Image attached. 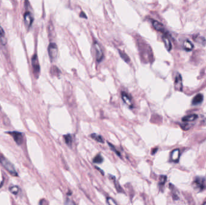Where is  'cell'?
Segmentation results:
<instances>
[{
    "instance_id": "cell-1",
    "label": "cell",
    "mask_w": 206,
    "mask_h": 205,
    "mask_svg": "<svg viewBox=\"0 0 206 205\" xmlns=\"http://www.w3.org/2000/svg\"><path fill=\"white\" fill-rule=\"evenodd\" d=\"M0 163L2 164L4 168L6 169L11 175H12L13 176L17 177L18 176L16 170L15 169L14 166L5 157L2 156L0 157Z\"/></svg>"
},
{
    "instance_id": "cell-2",
    "label": "cell",
    "mask_w": 206,
    "mask_h": 205,
    "mask_svg": "<svg viewBox=\"0 0 206 205\" xmlns=\"http://www.w3.org/2000/svg\"><path fill=\"white\" fill-rule=\"evenodd\" d=\"M138 42V47H139V49L140 51V54L141 57L144 59L146 56V58H148V59H151V49L150 48H148V45L147 43H144V42L142 40H140L139 41V40H137Z\"/></svg>"
},
{
    "instance_id": "cell-3",
    "label": "cell",
    "mask_w": 206,
    "mask_h": 205,
    "mask_svg": "<svg viewBox=\"0 0 206 205\" xmlns=\"http://www.w3.org/2000/svg\"><path fill=\"white\" fill-rule=\"evenodd\" d=\"M49 57L51 61L55 60L58 55V48L55 43H50L48 46Z\"/></svg>"
},
{
    "instance_id": "cell-4",
    "label": "cell",
    "mask_w": 206,
    "mask_h": 205,
    "mask_svg": "<svg viewBox=\"0 0 206 205\" xmlns=\"http://www.w3.org/2000/svg\"><path fill=\"white\" fill-rule=\"evenodd\" d=\"M94 47L95 49V51L96 54L97 62L99 63L103 60V57H104V54H103V49H102L101 47L100 46L99 43L97 41H95L94 42Z\"/></svg>"
},
{
    "instance_id": "cell-5",
    "label": "cell",
    "mask_w": 206,
    "mask_h": 205,
    "mask_svg": "<svg viewBox=\"0 0 206 205\" xmlns=\"http://www.w3.org/2000/svg\"><path fill=\"white\" fill-rule=\"evenodd\" d=\"M32 67L33 69L34 75L35 77L37 78L39 75V73H40V65L39 63V60H38V58H37L36 54L33 56L32 59Z\"/></svg>"
},
{
    "instance_id": "cell-6",
    "label": "cell",
    "mask_w": 206,
    "mask_h": 205,
    "mask_svg": "<svg viewBox=\"0 0 206 205\" xmlns=\"http://www.w3.org/2000/svg\"><path fill=\"white\" fill-rule=\"evenodd\" d=\"M8 133L12 135V137L15 140V141L16 143V144L18 145H22L24 142V135L23 133L17 131H12V132H9Z\"/></svg>"
},
{
    "instance_id": "cell-7",
    "label": "cell",
    "mask_w": 206,
    "mask_h": 205,
    "mask_svg": "<svg viewBox=\"0 0 206 205\" xmlns=\"http://www.w3.org/2000/svg\"><path fill=\"white\" fill-rule=\"evenodd\" d=\"M194 186L200 191H203L206 188V180L204 178L196 177L194 182Z\"/></svg>"
},
{
    "instance_id": "cell-8",
    "label": "cell",
    "mask_w": 206,
    "mask_h": 205,
    "mask_svg": "<svg viewBox=\"0 0 206 205\" xmlns=\"http://www.w3.org/2000/svg\"><path fill=\"white\" fill-rule=\"evenodd\" d=\"M121 97L123 102L130 108H133V104L131 96L125 92H122Z\"/></svg>"
},
{
    "instance_id": "cell-9",
    "label": "cell",
    "mask_w": 206,
    "mask_h": 205,
    "mask_svg": "<svg viewBox=\"0 0 206 205\" xmlns=\"http://www.w3.org/2000/svg\"><path fill=\"white\" fill-rule=\"evenodd\" d=\"M175 89L177 91L182 92L183 90V82H182V76L180 74L178 73L175 79L174 83Z\"/></svg>"
},
{
    "instance_id": "cell-10",
    "label": "cell",
    "mask_w": 206,
    "mask_h": 205,
    "mask_svg": "<svg viewBox=\"0 0 206 205\" xmlns=\"http://www.w3.org/2000/svg\"><path fill=\"white\" fill-rule=\"evenodd\" d=\"M180 157V152L178 149H175L172 151L170 154V160L174 162H178Z\"/></svg>"
},
{
    "instance_id": "cell-11",
    "label": "cell",
    "mask_w": 206,
    "mask_h": 205,
    "mask_svg": "<svg viewBox=\"0 0 206 205\" xmlns=\"http://www.w3.org/2000/svg\"><path fill=\"white\" fill-rule=\"evenodd\" d=\"M24 18L25 24L27 27H30L33 21V18L32 13L30 12L25 13L24 15Z\"/></svg>"
},
{
    "instance_id": "cell-12",
    "label": "cell",
    "mask_w": 206,
    "mask_h": 205,
    "mask_svg": "<svg viewBox=\"0 0 206 205\" xmlns=\"http://www.w3.org/2000/svg\"><path fill=\"white\" fill-rule=\"evenodd\" d=\"M152 24H153V27L154 28V29L160 32H162V33H166L165 28L163 25L162 24V23L158 22L157 21L154 20V21H152Z\"/></svg>"
},
{
    "instance_id": "cell-13",
    "label": "cell",
    "mask_w": 206,
    "mask_h": 205,
    "mask_svg": "<svg viewBox=\"0 0 206 205\" xmlns=\"http://www.w3.org/2000/svg\"><path fill=\"white\" fill-rule=\"evenodd\" d=\"M193 40L195 42L202 45L203 46L206 45V40L204 37L201 36L199 35H195L193 36Z\"/></svg>"
},
{
    "instance_id": "cell-14",
    "label": "cell",
    "mask_w": 206,
    "mask_h": 205,
    "mask_svg": "<svg viewBox=\"0 0 206 205\" xmlns=\"http://www.w3.org/2000/svg\"><path fill=\"white\" fill-rule=\"evenodd\" d=\"M203 100V95L202 94H198L194 97L192 101V105H198Z\"/></svg>"
},
{
    "instance_id": "cell-15",
    "label": "cell",
    "mask_w": 206,
    "mask_h": 205,
    "mask_svg": "<svg viewBox=\"0 0 206 205\" xmlns=\"http://www.w3.org/2000/svg\"><path fill=\"white\" fill-rule=\"evenodd\" d=\"M162 39H163V41L164 42L166 48L167 49L168 51H170L172 49V44H171L170 39L166 36H163Z\"/></svg>"
},
{
    "instance_id": "cell-16",
    "label": "cell",
    "mask_w": 206,
    "mask_h": 205,
    "mask_svg": "<svg viewBox=\"0 0 206 205\" xmlns=\"http://www.w3.org/2000/svg\"><path fill=\"white\" fill-rule=\"evenodd\" d=\"M198 118V116L196 114H191L186 116H184L182 118V121L185 122H189L195 121Z\"/></svg>"
},
{
    "instance_id": "cell-17",
    "label": "cell",
    "mask_w": 206,
    "mask_h": 205,
    "mask_svg": "<svg viewBox=\"0 0 206 205\" xmlns=\"http://www.w3.org/2000/svg\"><path fill=\"white\" fill-rule=\"evenodd\" d=\"M183 47L186 51H191L194 48V45L189 40H186L183 43Z\"/></svg>"
},
{
    "instance_id": "cell-18",
    "label": "cell",
    "mask_w": 206,
    "mask_h": 205,
    "mask_svg": "<svg viewBox=\"0 0 206 205\" xmlns=\"http://www.w3.org/2000/svg\"><path fill=\"white\" fill-rule=\"evenodd\" d=\"M119 53H120V55L121 56L122 59L125 61V62L127 63H129L130 61V59L129 58V57L128 56V55H127L125 54V52L123 51H121V50H119Z\"/></svg>"
},
{
    "instance_id": "cell-19",
    "label": "cell",
    "mask_w": 206,
    "mask_h": 205,
    "mask_svg": "<svg viewBox=\"0 0 206 205\" xmlns=\"http://www.w3.org/2000/svg\"><path fill=\"white\" fill-rule=\"evenodd\" d=\"M91 137L99 143H104V139L103 138V137L101 135H99L96 133H92L91 135Z\"/></svg>"
},
{
    "instance_id": "cell-20",
    "label": "cell",
    "mask_w": 206,
    "mask_h": 205,
    "mask_svg": "<svg viewBox=\"0 0 206 205\" xmlns=\"http://www.w3.org/2000/svg\"><path fill=\"white\" fill-rule=\"evenodd\" d=\"M64 140H65L66 143L68 146H71L72 145L73 139H72V137H71V135L67 134V135H64Z\"/></svg>"
},
{
    "instance_id": "cell-21",
    "label": "cell",
    "mask_w": 206,
    "mask_h": 205,
    "mask_svg": "<svg viewBox=\"0 0 206 205\" xmlns=\"http://www.w3.org/2000/svg\"><path fill=\"white\" fill-rule=\"evenodd\" d=\"M51 73L55 76H59V75L61 74V71L57 67L54 66L51 69Z\"/></svg>"
},
{
    "instance_id": "cell-22",
    "label": "cell",
    "mask_w": 206,
    "mask_h": 205,
    "mask_svg": "<svg viewBox=\"0 0 206 205\" xmlns=\"http://www.w3.org/2000/svg\"><path fill=\"white\" fill-rule=\"evenodd\" d=\"M9 190L13 194L17 195L20 190H19V188L18 186H12V187L9 188Z\"/></svg>"
},
{
    "instance_id": "cell-23",
    "label": "cell",
    "mask_w": 206,
    "mask_h": 205,
    "mask_svg": "<svg viewBox=\"0 0 206 205\" xmlns=\"http://www.w3.org/2000/svg\"><path fill=\"white\" fill-rule=\"evenodd\" d=\"M93 161H94V163L100 164L103 161V157H101V155L100 154H98L94 158V159H93Z\"/></svg>"
},
{
    "instance_id": "cell-24",
    "label": "cell",
    "mask_w": 206,
    "mask_h": 205,
    "mask_svg": "<svg viewBox=\"0 0 206 205\" xmlns=\"http://www.w3.org/2000/svg\"><path fill=\"white\" fill-rule=\"evenodd\" d=\"M113 179H114V183H115V187L117 190V191H118L119 193H122L123 192V190L122 189L121 187H120V185L119 184L118 182H117V181H116V179L113 177Z\"/></svg>"
},
{
    "instance_id": "cell-25",
    "label": "cell",
    "mask_w": 206,
    "mask_h": 205,
    "mask_svg": "<svg viewBox=\"0 0 206 205\" xmlns=\"http://www.w3.org/2000/svg\"><path fill=\"white\" fill-rule=\"evenodd\" d=\"M166 181V176H161L160 177V182L159 184L161 185H163Z\"/></svg>"
},
{
    "instance_id": "cell-26",
    "label": "cell",
    "mask_w": 206,
    "mask_h": 205,
    "mask_svg": "<svg viewBox=\"0 0 206 205\" xmlns=\"http://www.w3.org/2000/svg\"><path fill=\"white\" fill-rule=\"evenodd\" d=\"M107 203L109 205H115L117 204V203H116V202H115L113 199H111V198H110V197H108V198L107 199Z\"/></svg>"
},
{
    "instance_id": "cell-27",
    "label": "cell",
    "mask_w": 206,
    "mask_h": 205,
    "mask_svg": "<svg viewBox=\"0 0 206 205\" xmlns=\"http://www.w3.org/2000/svg\"><path fill=\"white\" fill-rule=\"evenodd\" d=\"M5 36V33L3 30V29L2 28V27L0 26V38L1 40H4V38Z\"/></svg>"
},
{
    "instance_id": "cell-28",
    "label": "cell",
    "mask_w": 206,
    "mask_h": 205,
    "mask_svg": "<svg viewBox=\"0 0 206 205\" xmlns=\"http://www.w3.org/2000/svg\"><path fill=\"white\" fill-rule=\"evenodd\" d=\"M80 17H82V18H87V16H86V14H85V13L83 12H81V13H80Z\"/></svg>"
},
{
    "instance_id": "cell-29",
    "label": "cell",
    "mask_w": 206,
    "mask_h": 205,
    "mask_svg": "<svg viewBox=\"0 0 206 205\" xmlns=\"http://www.w3.org/2000/svg\"><path fill=\"white\" fill-rule=\"evenodd\" d=\"M67 201L68 202H65V204H73V205H75V203H74V202H71L70 201V200H67Z\"/></svg>"
}]
</instances>
